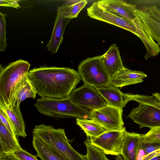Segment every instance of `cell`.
<instances>
[{
	"label": "cell",
	"mask_w": 160,
	"mask_h": 160,
	"mask_svg": "<svg viewBox=\"0 0 160 160\" xmlns=\"http://www.w3.org/2000/svg\"><path fill=\"white\" fill-rule=\"evenodd\" d=\"M28 77L41 98L56 99L69 97L81 80L74 69L54 66L34 68Z\"/></svg>",
	"instance_id": "cell-1"
},
{
	"label": "cell",
	"mask_w": 160,
	"mask_h": 160,
	"mask_svg": "<svg viewBox=\"0 0 160 160\" xmlns=\"http://www.w3.org/2000/svg\"><path fill=\"white\" fill-rule=\"evenodd\" d=\"M30 64L26 61L17 60L4 68L0 72V105L12 108L16 103L14 94L18 84L28 77Z\"/></svg>",
	"instance_id": "cell-2"
},
{
	"label": "cell",
	"mask_w": 160,
	"mask_h": 160,
	"mask_svg": "<svg viewBox=\"0 0 160 160\" xmlns=\"http://www.w3.org/2000/svg\"><path fill=\"white\" fill-rule=\"evenodd\" d=\"M34 106L39 113L56 119H91L90 111L75 104L69 97L59 99L41 98L37 100Z\"/></svg>",
	"instance_id": "cell-3"
},
{
	"label": "cell",
	"mask_w": 160,
	"mask_h": 160,
	"mask_svg": "<svg viewBox=\"0 0 160 160\" xmlns=\"http://www.w3.org/2000/svg\"><path fill=\"white\" fill-rule=\"evenodd\" d=\"M32 134L69 160H86L72 147L63 128L42 124L35 125Z\"/></svg>",
	"instance_id": "cell-4"
},
{
	"label": "cell",
	"mask_w": 160,
	"mask_h": 160,
	"mask_svg": "<svg viewBox=\"0 0 160 160\" xmlns=\"http://www.w3.org/2000/svg\"><path fill=\"white\" fill-rule=\"evenodd\" d=\"M132 101L139 103L133 108L128 117L139 125L140 128L160 127V103L153 95L131 94Z\"/></svg>",
	"instance_id": "cell-5"
},
{
	"label": "cell",
	"mask_w": 160,
	"mask_h": 160,
	"mask_svg": "<svg viewBox=\"0 0 160 160\" xmlns=\"http://www.w3.org/2000/svg\"><path fill=\"white\" fill-rule=\"evenodd\" d=\"M77 72L84 84L95 88L111 83V78L101 63L100 56L88 58L81 62Z\"/></svg>",
	"instance_id": "cell-6"
},
{
	"label": "cell",
	"mask_w": 160,
	"mask_h": 160,
	"mask_svg": "<svg viewBox=\"0 0 160 160\" xmlns=\"http://www.w3.org/2000/svg\"><path fill=\"white\" fill-rule=\"evenodd\" d=\"M122 109L107 105L90 111L91 119L108 130L125 129L122 118Z\"/></svg>",
	"instance_id": "cell-7"
},
{
	"label": "cell",
	"mask_w": 160,
	"mask_h": 160,
	"mask_svg": "<svg viewBox=\"0 0 160 160\" xmlns=\"http://www.w3.org/2000/svg\"><path fill=\"white\" fill-rule=\"evenodd\" d=\"M126 129L108 130L98 136L90 139L91 143L105 154L121 155Z\"/></svg>",
	"instance_id": "cell-8"
},
{
	"label": "cell",
	"mask_w": 160,
	"mask_h": 160,
	"mask_svg": "<svg viewBox=\"0 0 160 160\" xmlns=\"http://www.w3.org/2000/svg\"><path fill=\"white\" fill-rule=\"evenodd\" d=\"M69 97L73 102L83 108L94 110L108 105L95 88L86 84L75 89Z\"/></svg>",
	"instance_id": "cell-9"
},
{
	"label": "cell",
	"mask_w": 160,
	"mask_h": 160,
	"mask_svg": "<svg viewBox=\"0 0 160 160\" xmlns=\"http://www.w3.org/2000/svg\"><path fill=\"white\" fill-rule=\"evenodd\" d=\"M136 12L151 38L160 46V10L155 6L144 5Z\"/></svg>",
	"instance_id": "cell-10"
},
{
	"label": "cell",
	"mask_w": 160,
	"mask_h": 160,
	"mask_svg": "<svg viewBox=\"0 0 160 160\" xmlns=\"http://www.w3.org/2000/svg\"><path fill=\"white\" fill-rule=\"evenodd\" d=\"M88 16L91 18L103 21L122 28L133 33L138 37L134 25L128 20L99 7L96 2L87 9Z\"/></svg>",
	"instance_id": "cell-11"
},
{
	"label": "cell",
	"mask_w": 160,
	"mask_h": 160,
	"mask_svg": "<svg viewBox=\"0 0 160 160\" xmlns=\"http://www.w3.org/2000/svg\"><path fill=\"white\" fill-rule=\"evenodd\" d=\"M100 8L125 18L132 23L137 17L136 5L122 0H102L96 2Z\"/></svg>",
	"instance_id": "cell-12"
},
{
	"label": "cell",
	"mask_w": 160,
	"mask_h": 160,
	"mask_svg": "<svg viewBox=\"0 0 160 160\" xmlns=\"http://www.w3.org/2000/svg\"><path fill=\"white\" fill-rule=\"evenodd\" d=\"M66 5V4H63L57 8V15L51 37L46 45L48 50L52 54L57 52L63 41L65 28L71 19L64 17L63 12Z\"/></svg>",
	"instance_id": "cell-13"
},
{
	"label": "cell",
	"mask_w": 160,
	"mask_h": 160,
	"mask_svg": "<svg viewBox=\"0 0 160 160\" xmlns=\"http://www.w3.org/2000/svg\"><path fill=\"white\" fill-rule=\"evenodd\" d=\"M100 61L111 79L125 68L116 44H112L104 54L100 56Z\"/></svg>",
	"instance_id": "cell-14"
},
{
	"label": "cell",
	"mask_w": 160,
	"mask_h": 160,
	"mask_svg": "<svg viewBox=\"0 0 160 160\" xmlns=\"http://www.w3.org/2000/svg\"><path fill=\"white\" fill-rule=\"evenodd\" d=\"M96 89L108 105L122 109L127 103L131 101L130 94L123 93L111 83L106 87Z\"/></svg>",
	"instance_id": "cell-15"
},
{
	"label": "cell",
	"mask_w": 160,
	"mask_h": 160,
	"mask_svg": "<svg viewBox=\"0 0 160 160\" xmlns=\"http://www.w3.org/2000/svg\"><path fill=\"white\" fill-rule=\"evenodd\" d=\"M142 135L126 131L121 155L124 160H138Z\"/></svg>",
	"instance_id": "cell-16"
},
{
	"label": "cell",
	"mask_w": 160,
	"mask_h": 160,
	"mask_svg": "<svg viewBox=\"0 0 160 160\" xmlns=\"http://www.w3.org/2000/svg\"><path fill=\"white\" fill-rule=\"evenodd\" d=\"M147 75L141 71L129 69L125 68L114 78L110 79V83L117 88L141 83Z\"/></svg>",
	"instance_id": "cell-17"
},
{
	"label": "cell",
	"mask_w": 160,
	"mask_h": 160,
	"mask_svg": "<svg viewBox=\"0 0 160 160\" xmlns=\"http://www.w3.org/2000/svg\"><path fill=\"white\" fill-rule=\"evenodd\" d=\"M22 149L16 137L0 121V158Z\"/></svg>",
	"instance_id": "cell-18"
},
{
	"label": "cell",
	"mask_w": 160,
	"mask_h": 160,
	"mask_svg": "<svg viewBox=\"0 0 160 160\" xmlns=\"http://www.w3.org/2000/svg\"><path fill=\"white\" fill-rule=\"evenodd\" d=\"M32 144L37 156L41 160H69L40 139L32 135Z\"/></svg>",
	"instance_id": "cell-19"
},
{
	"label": "cell",
	"mask_w": 160,
	"mask_h": 160,
	"mask_svg": "<svg viewBox=\"0 0 160 160\" xmlns=\"http://www.w3.org/2000/svg\"><path fill=\"white\" fill-rule=\"evenodd\" d=\"M0 109L6 114L9 118L16 136L26 138L27 134L25 131V124L20 107H18L16 104L12 108L0 105Z\"/></svg>",
	"instance_id": "cell-20"
},
{
	"label": "cell",
	"mask_w": 160,
	"mask_h": 160,
	"mask_svg": "<svg viewBox=\"0 0 160 160\" xmlns=\"http://www.w3.org/2000/svg\"><path fill=\"white\" fill-rule=\"evenodd\" d=\"M37 94L36 90L28 77L21 81L17 86L14 94L16 105L20 107L22 101L28 98L35 99Z\"/></svg>",
	"instance_id": "cell-21"
},
{
	"label": "cell",
	"mask_w": 160,
	"mask_h": 160,
	"mask_svg": "<svg viewBox=\"0 0 160 160\" xmlns=\"http://www.w3.org/2000/svg\"><path fill=\"white\" fill-rule=\"evenodd\" d=\"M76 123L90 139L97 137L108 130L92 119L77 118Z\"/></svg>",
	"instance_id": "cell-22"
},
{
	"label": "cell",
	"mask_w": 160,
	"mask_h": 160,
	"mask_svg": "<svg viewBox=\"0 0 160 160\" xmlns=\"http://www.w3.org/2000/svg\"><path fill=\"white\" fill-rule=\"evenodd\" d=\"M84 142L87 150L86 160H110L101 150L91 143L88 137Z\"/></svg>",
	"instance_id": "cell-23"
},
{
	"label": "cell",
	"mask_w": 160,
	"mask_h": 160,
	"mask_svg": "<svg viewBox=\"0 0 160 160\" xmlns=\"http://www.w3.org/2000/svg\"><path fill=\"white\" fill-rule=\"evenodd\" d=\"M85 0H78L76 2L71 4H66L63 12V16L65 18L71 19L77 17L80 11L87 4Z\"/></svg>",
	"instance_id": "cell-24"
},
{
	"label": "cell",
	"mask_w": 160,
	"mask_h": 160,
	"mask_svg": "<svg viewBox=\"0 0 160 160\" xmlns=\"http://www.w3.org/2000/svg\"><path fill=\"white\" fill-rule=\"evenodd\" d=\"M142 141L144 143H160V127L150 129L146 134L142 135Z\"/></svg>",
	"instance_id": "cell-25"
},
{
	"label": "cell",
	"mask_w": 160,
	"mask_h": 160,
	"mask_svg": "<svg viewBox=\"0 0 160 160\" xmlns=\"http://www.w3.org/2000/svg\"><path fill=\"white\" fill-rule=\"evenodd\" d=\"M6 14L0 12V50L4 51L8 46L6 41Z\"/></svg>",
	"instance_id": "cell-26"
},
{
	"label": "cell",
	"mask_w": 160,
	"mask_h": 160,
	"mask_svg": "<svg viewBox=\"0 0 160 160\" xmlns=\"http://www.w3.org/2000/svg\"><path fill=\"white\" fill-rule=\"evenodd\" d=\"M159 149H160V143H144L141 140L139 150L142 151L143 152V155L142 156Z\"/></svg>",
	"instance_id": "cell-27"
},
{
	"label": "cell",
	"mask_w": 160,
	"mask_h": 160,
	"mask_svg": "<svg viewBox=\"0 0 160 160\" xmlns=\"http://www.w3.org/2000/svg\"><path fill=\"white\" fill-rule=\"evenodd\" d=\"M0 121L6 127L11 133L14 136H16L12 123L6 114L0 109Z\"/></svg>",
	"instance_id": "cell-28"
},
{
	"label": "cell",
	"mask_w": 160,
	"mask_h": 160,
	"mask_svg": "<svg viewBox=\"0 0 160 160\" xmlns=\"http://www.w3.org/2000/svg\"><path fill=\"white\" fill-rule=\"evenodd\" d=\"M13 153L21 160H38L36 155H33L22 149Z\"/></svg>",
	"instance_id": "cell-29"
},
{
	"label": "cell",
	"mask_w": 160,
	"mask_h": 160,
	"mask_svg": "<svg viewBox=\"0 0 160 160\" xmlns=\"http://www.w3.org/2000/svg\"><path fill=\"white\" fill-rule=\"evenodd\" d=\"M19 0H0V6H1L11 7L16 8H21L18 3Z\"/></svg>",
	"instance_id": "cell-30"
},
{
	"label": "cell",
	"mask_w": 160,
	"mask_h": 160,
	"mask_svg": "<svg viewBox=\"0 0 160 160\" xmlns=\"http://www.w3.org/2000/svg\"><path fill=\"white\" fill-rule=\"evenodd\" d=\"M0 160H21L13 153L7 154L1 158Z\"/></svg>",
	"instance_id": "cell-31"
},
{
	"label": "cell",
	"mask_w": 160,
	"mask_h": 160,
	"mask_svg": "<svg viewBox=\"0 0 160 160\" xmlns=\"http://www.w3.org/2000/svg\"><path fill=\"white\" fill-rule=\"evenodd\" d=\"M152 95H153L160 103V93L158 92H155L152 93Z\"/></svg>",
	"instance_id": "cell-32"
},
{
	"label": "cell",
	"mask_w": 160,
	"mask_h": 160,
	"mask_svg": "<svg viewBox=\"0 0 160 160\" xmlns=\"http://www.w3.org/2000/svg\"><path fill=\"white\" fill-rule=\"evenodd\" d=\"M148 160H160V155L154 157Z\"/></svg>",
	"instance_id": "cell-33"
},
{
	"label": "cell",
	"mask_w": 160,
	"mask_h": 160,
	"mask_svg": "<svg viewBox=\"0 0 160 160\" xmlns=\"http://www.w3.org/2000/svg\"><path fill=\"white\" fill-rule=\"evenodd\" d=\"M115 160H124V159L122 156L120 154L117 156Z\"/></svg>",
	"instance_id": "cell-34"
}]
</instances>
